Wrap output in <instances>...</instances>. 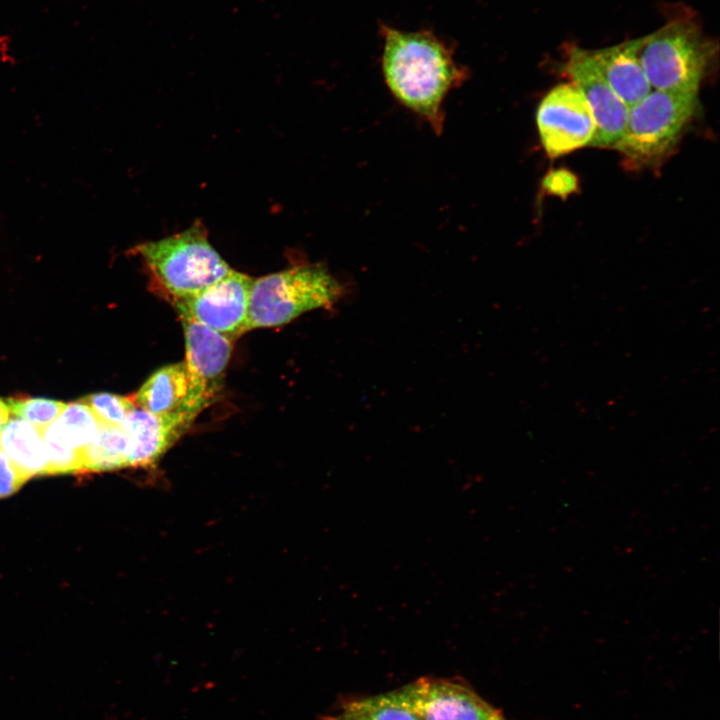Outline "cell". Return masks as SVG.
Returning <instances> with one entry per match:
<instances>
[{
    "instance_id": "obj_15",
    "label": "cell",
    "mask_w": 720,
    "mask_h": 720,
    "mask_svg": "<svg viewBox=\"0 0 720 720\" xmlns=\"http://www.w3.org/2000/svg\"><path fill=\"white\" fill-rule=\"evenodd\" d=\"M0 449L29 477L47 472L42 432L29 422L11 417L0 432Z\"/></svg>"
},
{
    "instance_id": "obj_7",
    "label": "cell",
    "mask_w": 720,
    "mask_h": 720,
    "mask_svg": "<svg viewBox=\"0 0 720 720\" xmlns=\"http://www.w3.org/2000/svg\"><path fill=\"white\" fill-rule=\"evenodd\" d=\"M253 278L230 269L215 283L186 298L174 299L179 316H187L231 341L248 331Z\"/></svg>"
},
{
    "instance_id": "obj_4",
    "label": "cell",
    "mask_w": 720,
    "mask_h": 720,
    "mask_svg": "<svg viewBox=\"0 0 720 720\" xmlns=\"http://www.w3.org/2000/svg\"><path fill=\"white\" fill-rule=\"evenodd\" d=\"M712 49L694 21L676 19L645 35L639 59L652 90L697 93Z\"/></svg>"
},
{
    "instance_id": "obj_17",
    "label": "cell",
    "mask_w": 720,
    "mask_h": 720,
    "mask_svg": "<svg viewBox=\"0 0 720 720\" xmlns=\"http://www.w3.org/2000/svg\"><path fill=\"white\" fill-rule=\"evenodd\" d=\"M321 720H419L395 691L354 699Z\"/></svg>"
},
{
    "instance_id": "obj_23",
    "label": "cell",
    "mask_w": 720,
    "mask_h": 720,
    "mask_svg": "<svg viewBox=\"0 0 720 720\" xmlns=\"http://www.w3.org/2000/svg\"><path fill=\"white\" fill-rule=\"evenodd\" d=\"M500 720H505L504 718H501Z\"/></svg>"
},
{
    "instance_id": "obj_16",
    "label": "cell",
    "mask_w": 720,
    "mask_h": 720,
    "mask_svg": "<svg viewBox=\"0 0 720 720\" xmlns=\"http://www.w3.org/2000/svg\"><path fill=\"white\" fill-rule=\"evenodd\" d=\"M83 466L94 472L129 467V443L122 428L100 424L96 436L83 450Z\"/></svg>"
},
{
    "instance_id": "obj_14",
    "label": "cell",
    "mask_w": 720,
    "mask_h": 720,
    "mask_svg": "<svg viewBox=\"0 0 720 720\" xmlns=\"http://www.w3.org/2000/svg\"><path fill=\"white\" fill-rule=\"evenodd\" d=\"M180 319L185 335L184 362L217 394L230 360L233 341L190 317L181 315Z\"/></svg>"
},
{
    "instance_id": "obj_18",
    "label": "cell",
    "mask_w": 720,
    "mask_h": 720,
    "mask_svg": "<svg viewBox=\"0 0 720 720\" xmlns=\"http://www.w3.org/2000/svg\"><path fill=\"white\" fill-rule=\"evenodd\" d=\"M11 417L23 419L41 432L62 412L65 403L47 398L4 399Z\"/></svg>"
},
{
    "instance_id": "obj_19",
    "label": "cell",
    "mask_w": 720,
    "mask_h": 720,
    "mask_svg": "<svg viewBox=\"0 0 720 720\" xmlns=\"http://www.w3.org/2000/svg\"><path fill=\"white\" fill-rule=\"evenodd\" d=\"M80 400L90 408L100 424L118 427L136 406L127 397L106 392L90 394Z\"/></svg>"
},
{
    "instance_id": "obj_8",
    "label": "cell",
    "mask_w": 720,
    "mask_h": 720,
    "mask_svg": "<svg viewBox=\"0 0 720 720\" xmlns=\"http://www.w3.org/2000/svg\"><path fill=\"white\" fill-rule=\"evenodd\" d=\"M536 120L543 147L552 158L590 144L595 133L591 110L573 83L551 89L538 107Z\"/></svg>"
},
{
    "instance_id": "obj_22",
    "label": "cell",
    "mask_w": 720,
    "mask_h": 720,
    "mask_svg": "<svg viewBox=\"0 0 720 720\" xmlns=\"http://www.w3.org/2000/svg\"><path fill=\"white\" fill-rule=\"evenodd\" d=\"M9 418L10 413L6 406L5 400L0 398V432Z\"/></svg>"
},
{
    "instance_id": "obj_6",
    "label": "cell",
    "mask_w": 720,
    "mask_h": 720,
    "mask_svg": "<svg viewBox=\"0 0 720 720\" xmlns=\"http://www.w3.org/2000/svg\"><path fill=\"white\" fill-rule=\"evenodd\" d=\"M419 720H500L503 715L465 682L419 678L395 690Z\"/></svg>"
},
{
    "instance_id": "obj_20",
    "label": "cell",
    "mask_w": 720,
    "mask_h": 720,
    "mask_svg": "<svg viewBox=\"0 0 720 720\" xmlns=\"http://www.w3.org/2000/svg\"><path fill=\"white\" fill-rule=\"evenodd\" d=\"M30 478L0 449V498L18 491Z\"/></svg>"
},
{
    "instance_id": "obj_21",
    "label": "cell",
    "mask_w": 720,
    "mask_h": 720,
    "mask_svg": "<svg viewBox=\"0 0 720 720\" xmlns=\"http://www.w3.org/2000/svg\"><path fill=\"white\" fill-rule=\"evenodd\" d=\"M543 186L552 194L565 196L575 191L577 178L574 174L564 169L551 171L546 175Z\"/></svg>"
},
{
    "instance_id": "obj_1",
    "label": "cell",
    "mask_w": 720,
    "mask_h": 720,
    "mask_svg": "<svg viewBox=\"0 0 720 720\" xmlns=\"http://www.w3.org/2000/svg\"><path fill=\"white\" fill-rule=\"evenodd\" d=\"M382 72L393 97L440 134L443 101L467 72L448 46L427 31H403L382 25Z\"/></svg>"
},
{
    "instance_id": "obj_12",
    "label": "cell",
    "mask_w": 720,
    "mask_h": 720,
    "mask_svg": "<svg viewBox=\"0 0 720 720\" xmlns=\"http://www.w3.org/2000/svg\"><path fill=\"white\" fill-rule=\"evenodd\" d=\"M192 423L188 418L157 415L136 405L120 426L129 443V467L154 465Z\"/></svg>"
},
{
    "instance_id": "obj_5",
    "label": "cell",
    "mask_w": 720,
    "mask_h": 720,
    "mask_svg": "<svg viewBox=\"0 0 720 720\" xmlns=\"http://www.w3.org/2000/svg\"><path fill=\"white\" fill-rule=\"evenodd\" d=\"M696 108L697 93L652 90L629 108L613 148L633 165L656 164L676 145Z\"/></svg>"
},
{
    "instance_id": "obj_10",
    "label": "cell",
    "mask_w": 720,
    "mask_h": 720,
    "mask_svg": "<svg viewBox=\"0 0 720 720\" xmlns=\"http://www.w3.org/2000/svg\"><path fill=\"white\" fill-rule=\"evenodd\" d=\"M215 396L216 393L182 361L156 370L138 390L135 404L157 415L194 421Z\"/></svg>"
},
{
    "instance_id": "obj_3",
    "label": "cell",
    "mask_w": 720,
    "mask_h": 720,
    "mask_svg": "<svg viewBox=\"0 0 720 720\" xmlns=\"http://www.w3.org/2000/svg\"><path fill=\"white\" fill-rule=\"evenodd\" d=\"M134 250L174 299L195 295L231 269L209 242L200 221L172 236L141 243Z\"/></svg>"
},
{
    "instance_id": "obj_13",
    "label": "cell",
    "mask_w": 720,
    "mask_h": 720,
    "mask_svg": "<svg viewBox=\"0 0 720 720\" xmlns=\"http://www.w3.org/2000/svg\"><path fill=\"white\" fill-rule=\"evenodd\" d=\"M644 39L589 50L604 80L629 108L652 91L639 59Z\"/></svg>"
},
{
    "instance_id": "obj_11",
    "label": "cell",
    "mask_w": 720,
    "mask_h": 720,
    "mask_svg": "<svg viewBox=\"0 0 720 720\" xmlns=\"http://www.w3.org/2000/svg\"><path fill=\"white\" fill-rule=\"evenodd\" d=\"M99 426L96 416L81 400L66 404L42 431L48 461L46 474L84 470L83 450L94 439Z\"/></svg>"
},
{
    "instance_id": "obj_9",
    "label": "cell",
    "mask_w": 720,
    "mask_h": 720,
    "mask_svg": "<svg viewBox=\"0 0 720 720\" xmlns=\"http://www.w3.org/2000/svg\"><path fill=\"white\" fill-rule=\"evenodd\" d=\"M565 71L591 110L595 133L590 145L613 148L624 131L629 107L604 80L589 50L570 48Z\"/></svg>"
},
{
    "instance_id": "obj_2",
    "label": "cell",
    "mask_w": 720,
    "mask_h": 720,
    "mask_svg": "<svg viewBox=\"0 0 720 720\" xmlns=\"http://www.w3.org/2000/svg\"><path fill=\"white\" fill-rule=\"evenodd\" d=\"M343 295V286L319 265H299L253 279L248 330L277 327L301 314L328 308Z\"/></svg>"
}]
</instances>
